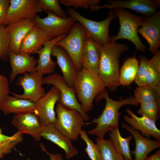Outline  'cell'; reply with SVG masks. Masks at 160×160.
I'll list each match as a JSON object with an SVG mask.
<instances>
[{"label": "cell", "instance_id": "cell-9", "mask_svg": "<svg viewBox=\"0 0 160 160\" xmlns=\"http://www.w3.org/2000/svg\"><path fill=\"white\" fill-rule=\"evenodd\" d=\"M46 12L47 14L46 17L42 18L37 15L33 21L34 25L45 32L50 40L69 33L76 22L70 16L63 18L51 12Z\"/></svg>", "mask_w": 160, "mask_h": 160}, {"label": "cell", "instance_id": "cell-24", "mask_svg": "<svg viewBox=\"0 0 160 160\" xmlns=\"http://www.w3.org/2000/svg\"><path fill=\"white\" fill-rule=\"evenodd\" d=\"M50 40L45 32L35 25L22 41L20 53L34 54L42 48L47 41Z\"/></svg>", "mask_w": 160, "mask_h": 160}, {"label": "cell", "instance_id": "cell-31", "mask_svg": "<svg viewBox=\"0 0 160 160\" xmlns=\"http://www.w3.org/2000/svg\"><path fill=\"white\" fill-rule=\"evenodd\" d=\"M140 104V108L137 111V114L141 116H144L156 122L160 111V103L154 101Z\"/></svg>", "mask_w": 160, "mask_h": 160}, {"label": "cell", "instance_id": "cell-11", "mask_svg": "<svg viewBox=\"0 0 160 160\" xmlns=\"http://www.w3.org/2000/svg\"><path fill=\"white\" fill-rule=\"evenodd\" d=\"M107 4L102 6H91L89 7L91 11H97L103 8L113 9L125 8L136 11L147 17L152 16L157 11L159 7V0H109Z\"/></svg>", "mask_w": 160, "mask_h": 160}, {"label": "cell", "instance_id": "cell-36", "mask_svg": "<svg viewBox=\"0 0 160 160\" xmlns=\"http://www.w3.org/2000/svg\"><path fill=\"white\" fill-rule=\"evenodd\" d=\"M146 81L147 85L153 88L160 86V74L149 61L147 67Z\"/></svg>", "mask_w": 160, "mask_h": 160}, {"label": "cell", "instance_id": "cell-4", "mask_svg": "<svg viewBox=\"0 0 160 160\" xmlns=\"http://www.w3.org/2000/svg\"><path fill=\"white\" fill-rule=\"evenodd\" d=\"M113 10L119 20L120 29L116 35L110 37V42H116L121 39L128 40L134 44L137 50L142 52H146L147 47L141 40L137 32L144 17L132 14L123 9Z\"/></svg>", "mask_w": 160, "mask_h": 160}, {"label": "cell", "instance_id": "cell-27", "mask_svg": "<svg viewBox=\"0 0 160 160\" xmlns=\"http://www.w3.org/2000/svg\"><path fill=\"white\" fill-rule=\"evenodd\" d=\"M139 66L135 57L128 59L123 63L119 72L120 85L128 86L134 81Z\"/></svg>", "mask_w": 160, "mask_h": 160}, {"label": "cell", "instance_id": "cell-35", "mask_svg": "<svg viewBox=\"0 0 160 160\" xmlns=\"http://www.w3.org/2000/svg\"><path fill=\"white\" fill-rule=\"evenodd\" d=\"M140 62L137 71L135 81L138 87L147 85L146 81L147 67L148 60L144 55L140 57Z\"/></svg>", "mask_w": 160, "mask_h": 160}, {"label": "cell", "instance_id": "cell-10", "mask_svg": "<svg viewBox=\"0 0 160 160\" xmlns=\"http://www.w3.org/2000/svg\"><path fill=\"white\" fill-rule=\"evenodd\" d=\"M42 11L39 0H10L2 25L7 26L25 19L33 20Z\"/></svg>", "mask_w": 160, "mask_h": 160}, {"label": "cell", "instance_id": "cell-45", "mask_svg": "<svg viewBox=\"0 0 160 160\" xmlns=\"http://www.w3.org/2000/svg\"><path fill=\"white\" fill-rule=\"evenodd\" d=\"M2 1V0H0V2H1Z\"/></svg>", "mask_w": 160, "mask_h": 160}, {"label": "cell", "instance_id": "cell-3", "mask_svg": "<svg viewBox=\"0 0 160 160\" xmlns=\"http://www.w3.org/2000/svg\"><path fill=\"white\" fill-rule=\"evenodd\" d=\"M73 87L78 102L87 113L93 108L95 98L105 87L98 76L82 68L78 71Z\"/></svg>", "mask_w": 160, "mask_h": 160}, {"label": "cell", "instance_id": "cell-2", "mask_svg": "<svg viewBox=\"0 0 160 160\" xmlns=\"http://www.w3.org/2000/svg\"><path fill=\"white\" fill-rule=\"evenodd\" d=\"M129 49L127 44L116 42L102 46L98 76L111 92L116 91L120 85V58Z\"/></svg>", "mask_w": 160, "mask_h": 160}, {"label": "cell", "instance_id": "cell-44", "mask_svg": "<svg viewBox=\"0 0 160 160\" xmlns=\"http://www.w3.org/2000/svg\"><path fill=\"white\" fill-rule=\"evenodd\" d=\"M145 160H155V155L154 154L150 156L147 157Z\"/></svg>", "mask_w": 160, "mask_h": 160}, {"label": "cell", "instance_id": "cell-7", "mask_svg": "<svg viewBox=\"0 0 160 160\" xmlns=\"http://www.w3.org/2000/svg\"><path fill=\"white\" fill-rule=\"evenodd\" d=\"M42 81L43 84L53 85L59 90L60 97L58 103L66 109L78 111L84 121L89 119V116L83 111L81 104L78 102L73 88L68 86L62 76L54 73L43 78Z\"/></svg>", "mask_w": 160, "mask_h": 160}, {"label": "cell", "instance_id": "cell-22", "mask_svg": "<svg viewBox=\"0 0 160 160\" xmlns=\"http://www.w3.org/2000/svg\"><path fill=\"white\" fill-rule=\"evenodd\" d=\"M41 136L64 150L67 159L73 157L78 153L77 149L73 145L71 140L59 131L52 124L43 128Z\"/></svg>", "mask_w": 160, "mask_h": 160}, {"label": "cell", "instance_id": "cell-17", "mask_svg": "<svg viewBox=\"0 0 160 160\" xmlns=\"http://www.w3.org/2000/svg\"><path fill=\"white\" fill-rule=\"evenodd\" d=\"M121 124L122 127L131 133L134 138L135 148L134 150L131 151V154L135 156L134 160H145L150 153L160 147V140L145 137L127 123L121 122Z\"/></svg>", "mask_w": 160, "mask_h": 160}, {"label": "cell", "instance_id": "cell-5", "mask_svg": "<svg viewBox=\"0 0 160 160\" xmlns=\"http://www.w3.org/2000/svg\"><path fill=\"white\" fill-rule=\"evenodd\" d=\"M67 14L79 23L86 30L92 38L98 44L103 45L110 42L109 28L111 22L117 17L113 9L109 11L105 20L96 21L83 16L72 7H68Z\"/></svg>", "mask_w": 160, "mask_h": 160}, {"label": "cell", "instance_id": "cell-38", "mask_svg": "<svg viewBox=\"0 0 160 160\" xmlns=\"http://www.w3.org/2000/svg\"><path fill=\"white\" fill-rule=\"evenodd\" d=\"M10 92L9 80L5 76L0 74V111L2 104Z\"/></svg>", "mask_w": 160, "mask_h": 160}, {"label": "cell", "instance_id": "cell-32", "mask_svg": "<svg viewBox=\"0 0 160 160\" xmlns=\"http://www.w3.org/2000/svg\"><path fill=\"white\" fill-rule=\"evenodd\" d=\"M80 135L86 144L85 150L91 160H103L100 151L94 142L89 137L85 130H82Z\"/></svg>", "mask_w": 160, "mask_h": 160}, {"label": "cell", "instance_id": "cell-26", "mask_svg": "<svg viewBox=\"0 0 160 160\" xmlns=\"http://www.w3.org/2000/svg\"><path fill=\"white\" fill-rule=\"evenodd\" d=\"M113 144L117 151L123 156L125 160H134L132 159L129 145L133 138L132 135L125 138L122 137L119 128L108 132Z\"/></svg>", "mask_w": 160, "mask_h": 160}, {"label": "cell", "instance_id": "cell-39", "mask_svg": "<svg viewBox=\"0 0 160 160\" xmlns=\"http://www.w3.org/2000/svg\"><path fill=\"white\" fill-rule=\"evenodd\" d=\"M10 0H2L0 2V25L2 24L7 15Z\"/></svg>", "mask_w": 160, "mask_h": 160}, {"label": "cell", "instance_id": "cell-42", "mask_svg": "<svg viewBox=\"0 0 160 160\" xmlns=\"http://www.w3.org/2000/svg\"><path fill=\"white\" fill-rule=\"evenodd\" d=\"M155 155V160H160V150L159 149L154 154Z\"/></svg>", "mask_w": 160, "mask_h": 160}, {"label": "cell", "instance_id": "cell-8", "mask_svg": "<svg viewBox=\"0 0 160 160\" xmlns=\"http://www.w3.org/2000/svg\"><path fill=\"white\" fill-rule=\"evenodd\" d=\"M87 32L85 28L76 22L69 33L55 45L61 47L67 52L77 71L83 68L81 55Z\"/></svg>", "mask_w": 160, "mask_h": 160}, {"label": "cell", "instance_id": "cell-18", "mask_svg": "<svg viewBox=\"0 0 160 160\" xmlns=\"http://www.w3.org/2000/svg\"><path fill=\"white\" fill-rule=\"evenodd\" d=\"M125 111L128 116L124 115L123 119L132 128L140 131L142 135L147 138L152 136L156 140H160V130L155 122L144 116H137L128 108Z\"/></svg>", "mask_w": 160, "mask_h": 160}, {"label": "cell", "instance_id": "cell-34", "mask_svg": "<svg viewBox=\"0 0 160 160\" xmlns=\"http://www.w3.org/2000/svg\"><path fill=\"white\" fill-rule=\"evenodd\" d=\"M10 36L6 27L0 25V59L7 61L9 59Z\"/></svg>", "mask_w": 160, "mask_h": 160}, {"label": "cell", "instance_id": "cell-37", "mask_svg": "<svg viewBox=\"0 0 160 160\" xmlns=\"http://www.w3.org/2000/svg\"><path fill=\"white\" fill-rule=\"evenodd\" d=\"M59 2L65 6L75 9L78 8L87 9L90 6L98 5L99 0H59Z\"/></svg>", "mask_w": 160, "mask_h": 160}, {"label": "cell", "instance_id": "cell-12", "mask_svg": "<svg viewBox=\"0 0 160 160\" xmlns=\"http://www.w3.org/2000/svg\"><path fill=\"white\" fill-rule=\"evenodd\" d=\"M43 76L36 71L24 74L19 77L16 83L17 86L22 87L23 93L12 94L16 97L30 100L36 103L45 93V89L42 86Z\"/></svg>", "mask_w": 160, "mask_h": 160}, {"label": "cell", "instance_id": "cell-43", "mask_svg": "<svg viewBox=\"0 0 160 160\" xmlns=\"http://www.w3.org/2000/svg\"><path fill=\"white\" fill-rule=\"evenodd\" d=\"M5 154H6L5 151L0 146V158H3Z\"/></svg>", "mask_w": 160, "mask_h": 160}, {"label": "cell", "instance_id": "cell-33", "mask_svg": "<svg viewBox=\"0 0 160 160\" xmlns=\"http://www.w3.org/2000/svg\"><path fill=\"white\" fill-rule=\"evenodd\" d=\"M42 11L51 12L63 18L67 17L66 12L61 8L58 0H39Z\"/></svg>", "mask_w": 160, "mask_h": 160}, {"label": "cell", "instance_id": "cell-25", "mask_svg": "<svg viewBox=\"0 0 160 160\" xmlns=\"http://www.w3.org/2000/svg\"><path fill=\"white\" fill-rule=\"evenodd\" d=\"M36 109V103L33 101L9 95L2 104L0 111L6 115L10 113H35Z\"/></svg>", "mask_w": 160, "mask_h": 160}, {"label": "cell", "instance_id": "cell-29", "mask_svg": "<svg viewBox=\"0 0 160 160\" xmlns=\"http://www.w3.org/2000/svg\"><path fill=\"white\" fill-rule=\"evenodd\" d=\"M95 141L103 160H125L116 150L110 138L107 140L97 137Z\"/></svg>", "mask_w": 160, "mask_h": 160}, {"label": "cell", "instance_id": "cell-40", "mask_svg": "<svg viewBox=\"0 0 160 160\" xmlns=\"http://www.w3.org/2000/svg\"><path fill=\"white\" fill-rule=\"evenodd\" d=\"M148 61L155 67L157 71L160 74V50L156 52Z\"/></svg>", "mask_w": 160, "mask_h": 160}, {"label": "cell", "instance_id": "cell-13", "mask_svg": "<svg viewBox=\"0 0 160 160\" xmlns=\"http://www.w3.org/2000/svg\"><path fill=\"white\" fill-rule=\"evenodd\" d=\"M60 97L58 89L53 86L37 101L35 114L37 116L43 128L52 124L56 118L55 106Z\"/></svg>", "mask_w": 160, "mask_h": 160}, {"label": "cell", "instance_id": "cell-28", "mask_svg": "<svg viewBox=\"0 0 160 160\" xmlns=\"http://www.w3.org/2000/svg\"><path fill=\"white\" fill-rule=\"evenodd\" d=\"M134 93V98L138 104L154 101L160 103V86L155 89L148 85L138 87Z\"/></svg>", "mask_w": 160, "mask_h": 160}, {"label": "cell", "instance_id": "cell-20", "mask_svg": "<svg viewBox=\"0 0 160 160\" xmlns=\"http://www.w3.org/2000/svg\"><path fill=\"white\" fill-rule=\"evenodd\" d=\"M35 26L33 20L25 19L6 27L10 36L9 51L15 54L20 53L23 39Z\"/></svg>", "mask_w": 160, "mask_h": 160}, {"label": "cell", "instance_id": "cell-30", "mask_svg": "<svg viewBox=\"0 0 160 160\" xmlns=\"http://www.w3.org/2000/svg\"><path fill=\"white\" fill-rule=\"evenodd\" d=\"M23 140L22 135L18 132L9 136L3 134L0 130V146L4 149L7 154L10 153L17 144Z\"/></svg>", "mask_w": 160, "mask_h": 160}, {"label": "cell", "instance_id": "cell-16", "mask_svg": "<svg viewBox=\"0 0 160 160\" xmlns=\"http://www.w3.org/2000/svg\"><path fill=\"white\" fill-rule=\"evenodd\" d=\"M101 47L87 32L81 52L82 65L83 68L97 76Z\"/></svg>", "mask_w": 160, "mask_h": 160}, {"label": "cell", "instance_id": "cell-14", "mask_svg": "<svg viewBox=\"0 0 160 160\" xmlns=\"http://www.w3.org/2000/svg\"><path fill=\"white\" fill-rule=\"evenodd\" d=\"M137 30L138 33L147 41L149 49L154 55L160 47V12L157 11L152 16L144 18Z\"/></svg>", "mask_w": 160, "mask_h": 160}, {"label": "cell", "instance_id": "cell-19", "mask_svg": "<svg viewBox=\"0 0 160 160\" xmlns=\"http://www.w3.org/2000/svg\"><path fill=\"white\" fill-rule=\"evenodd\" d=\"M8 58L12 70L10 76V82L14 80L17 75L36 71L37 60L29 54L20 53L15 54L9 51Z\"/></svg>", "mask_w": 160, "mask_h": 160}, {"label": "cell", "instance_id": "cell-21", "mask_svg": "<svg viewBox=\"0 0 160 160\" xmlns=\"http://www.w3.org/2000/svg\"><path fill=\"white\" fill-rule=\"evenodd\" d=\"M67 34L62 35L53 39L47 41L42 49L35 52L39 56L37 60L36 71L43 75L51 74L55 71L57 63L51 59L52 49L56 44L65 37Z\"/></svg>", "mask_w": 160, "mask_h": 160}, {"label": "cell", "instance_id": "cell-15", "mask_svg": "<svg viewBox=\"0 0 160 160\" xmlns=\"http://www.w3.org/2000/svg\"><path fill=\"white\" fill-rule=\"evenodd\" d=\"M11 123L17 129V132L21 135L29 134L36 141H39L41 139L43 127L34 113L15 114L13 116Z\"/></svg>", "mask_w": 160, "mask_h": 160}, {"label": "cell", "instance_id": "cell-23", "mask_svg": "<svg viewBox=\"0 0 160 160\" xmlns=\"http://www.w3.org/2000/svg\"><path fill=\"white\" fill-rule=\"evenodd\" d=\"M51 55L56 58L57 64L68 85L73 87L78 71L71 58L64 49L57 45L53 48Z\"/></svg>", "mask_w": 160, "mask_h": 160}, {"label": "cell", "instance_id": "cell-6", "mask_svg": "<svg viewBox=\"0 0 160 160\" xmlns=\"http://www.w3.org/2000/svg\"><path fill=\"white\" fill-rule=\"evenodd\" d=\"M55 111L57 116L52 123L54 126L71 140H77L85 124L82 115L76 110L66 109L58 103Z\"/></svg>", "mask_w": 160, "mask_h": 160}, {"label": "cell", "instance_id": "cell-1", "mask_svg": "<svg viewBox=\"0 0 160 160\" xmlns=\"http://www.w3.org/2000/svg\"><path fill=\"white\" fill-rule=\"evenodd\" d=\"M104 99L106 101L105 108L101 115L97 118H94L90 122L85 123L84 125L95 123L96 127L89 130L88 134L94 135L97 137L104 139L105 134L110 130L119 127L120 117L121 114L119 109L125 105H130L138 106L134 96L115 100L111 98L108 90L105 89L96 97V101L98 102Z\"/></svg>", "mask_w": 160, "mask_h": 160}, {"label": "cell", "instance_id": "cell-41", "mask_svg": "<svg viewBox=\"0 0 160 160\" xmlns=\"http://www.w3.org/2000/svg\"><path fill=\"white\" fill-rule=\"evenodd\" d=\"M41 149L43 151L48 154L50 157V160H63L61 155L60 153L52 154L48 152L44 146L41 144Z\"/></svg>", "mask_w": 160, "mask_h": 160}]
</instances>
